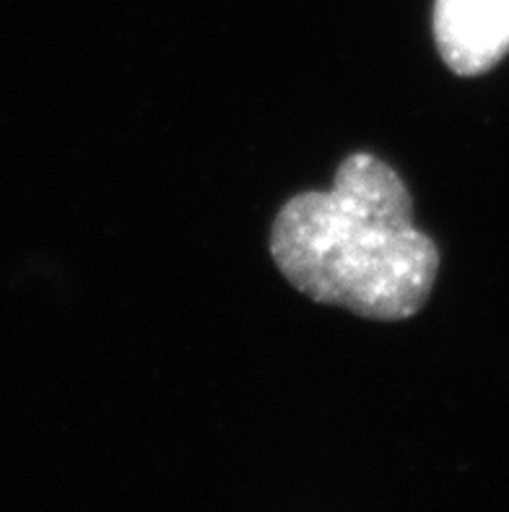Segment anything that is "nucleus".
<instances>
[{
	"label": "nucleus",
	"instance_id": "nucleus-1",
	"mask_svg": "<svg viewBox=\"0 0 509 512\" xmlns=\"http://www.w3.org/2000/svg\"><path fill=\"white\" fill-rule=\"evenodd\" d=\"M271 255L312 302L385 323L416 315L439 271L406 182L372 154L343 159L330 190L294 195L273 221Z\"/></svg>",
	"mask_w": 509,
	"mask_h": 512
},
{
	"label": "nucleus",
	"instance_id": "nucleus-2",
	"mask_svg": "<svg viewBox=\"0 0 509 512\" xmlns=\"http://www.w3.org/2000/svg\"><path fill=\"white\" fill-rule=\"evenodd\" d=\"M434 39L458 76L491 71L509 52V0H434Z\"/></svg>",
	"mask_w": 509,
	"mask_h": 512
}]
</instances>
